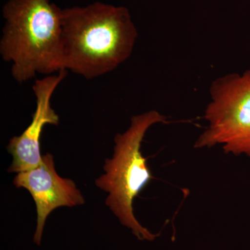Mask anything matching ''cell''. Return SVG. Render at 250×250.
Masks as SVG:
<instances>
[{
    "instance_id": "cell-3",
    "label": "cell",
    "mask_w": 250,
    "mask_h": 250,
    "mask_svg": "<svg viewBox=\"0 0 250 250\" xmlns=\"http://www.w3.org/2000/svg\"><path fill=\"white\" fill-rule=\"evenodd\" d=\"M166 122V116L156 110L131 117L129 128L115 136L113 156L103 167L105 173L95 180V185L108 193L106 206L139 241H153L159 236L140 224L133 208L134 199L153 179L141 146L151 126Z\"/></svg>"
},
{
    "instance_id": "cell-6",
    "label": "cell",
    "mask_w": 250,
    "mask_h": 250,
    "mask_svg": "<svg viewBox=\"0 0 250 250\" xmlns=\"http://www.w3.org/2000/svg\"><path fill=\"white\" fill-rule=\"evenodd\" d=\"M67 70L35 81L33 91L36 96V108L30 125L19 136L10 140L6 149L13 156L8 169L9 173H19L34 168L42 161L40 139L44 126L58 125L59 116L51 106V99L58 85L67 77Z\"/></svg>"
},
{
    "instance_id": "cell-1",
    "label": "cell",
    "mask_w": 250,
    "mask_h": 250,
    "mask_svg": "<svg viewBox=\"0 0 250 250\" xmlns=\"http://www.w3.org/2000/svg\"><path fill=\"white\" fill-rule=\"evenodd\" d=\"M138 35L124 6L97 1L62 9L64 69L86 80L109 73L131 57Z\"/></svg>"
},
{
    "instance_id": "cell-4",
    "label": "cell",
    "mask_w": 250,
    "mask_h": 250,
    "mask_svg": "<svg viewBox=\"0 0 250 250\" xmlns=\"http://www.w3.org/2000/svg\"><path fill=\"white\" fill-rule=\"evenodd\" d=\"M209 94L204 116L208 125L194 147L220 145L225 154L250 158V69L215 79Z\"/></svg>"
},
{
    "instance_id": "cell-5",
    "label": "cell",
    "mask_w": 250,
    "mask_h": 250,
    "mask_svg": "<svg viewBox=\"0 0 250 250\" xmlns=\"http://www.w3.org/2000/svg\"><path fill=\"white\" fill-rule=\"evenodd\" d=\"M14 184L27 190L35 202L37 220L34 242L38 246L42 241L46 220L54 210L85 203L84 197L75 182L57 174L54 156L49 153L42 156V161L37 167L18 173Z\"/></svg>"
},
{
    "instance_id": "cell-2",
    "label": "cell",
    "mask_w": 250,
    "mask_h": 250,
    "mask_svg": "<svg viewBox=\"0 0 250 250\" xmlns=\"http://www.w3.org/2000/svg\"><path fill=\"white\" fill-rule=\"evenodd\" d=\"M62 9L50 0H8L0 54L11 62V75L24 83L37 74L65 70L62 40Z\"/></svg>"
}]
</instances>
